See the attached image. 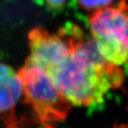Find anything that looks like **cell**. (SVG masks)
Returning <instances> with one entry per match:
<instances>
[{"label": "cell", "instance_id": "cell-4", "mask_svg": "<svg viewBox=\"0 0 128 128\" xmlns=\"http://www.w3.org/2000/svg\"><path fill=\"white\" fill-rule=\"evenodd\" d=\"M23 95L18 72L12 67L0 63V118L7 128H19L15 108Z\"/></svg>", "mask_w": 128, "mask_h": 128}, {"label": "cell", "instance_id": "cell-5", "mask_svg": "<svg viewBox=\"0 0 128 128\" xmlns=\"http://www.w3.org/2000/svg\"><path fill=\"white\" fill-rule=\"evenodd\" d=\"M115 0H78V4L84 10L94 12L114 4Z\"/></svg>", "mask_w": 128, "mask_h": 128}, {"label": "cell", "instance_id": "cell-2", "mask_svg": "<svg viewBox=\"0 0 128 128\" xmlns=\"http://www.w3.org/2000/svg\"><path fill=\"white\" fill-rule=\"evenodd\" d=\"M89 28L98 52L107 62L122 66L128 62V4H116L91 12Z\"/></svg>", "mask_w": 128, "mask_h": 128}, {"label": "cell", "instance_id": "cell-7", "mask_svg": "<svg viewBox=\"0 0 128 128\" xmlns=\"http://www.w3.org/2000/svg\"><path fill=\"white\" fill-rule=\"evenodd\" d=\"M114 128H128V127L126 126H116Z\"/></svg>", "mask_w": 128, "mask_h": 128}, {"label": "cell", "instance_id": "cell-6", "mask_svg": "<svg viewBox=\"0 0 128 128\" xmlns=\"http://www.w3.org/2000/svg\"><path fill=\"white\" fill-rule=\"evenodd\" d=\"M46 1L48 6L54 9H60L65 6L67 2V0H46Z\"/></svg>", "mask_w": 128, "mask_h": 128}, {"label": "cell", "instance_id": "cell-3", "mask_svg": "<svg viewBox=\"0 0 128 128\" xmlns=\"http://www.w3.org/2000/svg\"><path fill=\"white\" fill-rule=\"evenodd\" d=\"M24 100L42 123L60 122L68 116L71 103L44 70L27 59L18 71Z\"/></svg>", "mask_w": 128, "mask_h": 128}, {"label": "cell", "instance_id": "cell-1", "mask_svg": "<svg viewBox=\"0 0 128 128\" xmlns=\"http://www.w3.org/2000/svg\"><path fill=\"white\" fill-rule=\"evenodd\" d=\"M68 46L42 68L73 105L90 106L100 102L108 91L122 86L124 74L119 66L107 62L94 39L79 27H66Z\"/></svg>", "mask_w": 128, "mask_h": 128}]
</instances>
